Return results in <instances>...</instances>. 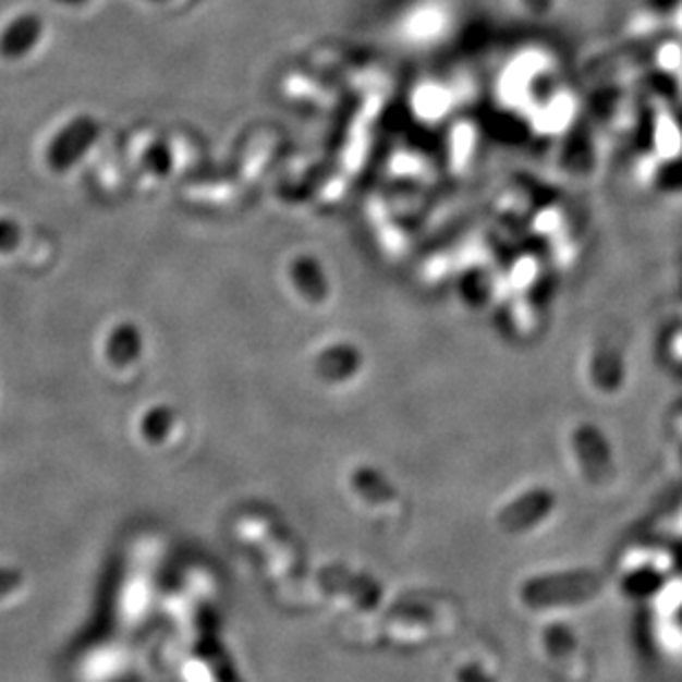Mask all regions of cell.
I'll return each mask as SVG.
<instances>
[{
	"instance_id": "cell-1",
	"label": "cell",
	"mask_w": 682,
	"mask_h": 682,
	"mask_svg": "<svg viewBox=\"0 0 682 682\" xmlns=\"http://www.w3.org/2000/svg\"><path fill=\"white\" fill-rule=\"evenodd\" d=\"M604 576L592 568L531 576L520 587V601L528 610L579 606L596 599L604 589Z\"/></svg>"
},
{
	"instance_id": "cell-2",
	"label": "cell",
	"mask_w": 682,
	"mask_h": 682,
	"mask_svg": "<svg viewBox=\"0 0 682 682\" xmlns=\"http://www.w3.org/2000/svg\"><path fill=\"white\" fill-rule=\"evenodd\" d=\"M100 137V124L92 115H77L66 122L47 144L45 159L53 173H64V170L80 163L87 153L96 146Z\"/></svg>"
},
{
	"instance_id": "cell-3",
	"label": "cell",
	"mask_w": 682,
	"mask_h": 682,
	"mask_svg": "<svg viewBox=\"0 0 682 682\" xmlns=\"http://www.w3.org/2000/svg\"><path fill=\"white\" fill-rule=\"evenodd\" d=\"M572 449L581 473L594 486H606L614 479V458L606 436L594 424H579L572 434Z\"/></svg>"
},
{
	"instance_id": "cell-4",
	"label": "cell",
	"mask_w": 682,
	"mask_h": 682,
	"mask_svg": "<svg viewBox=\"0 0 682 682\" xmlns=\"http://www.w3.org/2000/svg\"><path fill=\"white\" fill-rule=\"evenodd\" d=\"M555 495L550 488H533L524 495H520L515 501L506 503L499 515H497V526L506 535H522L533 531L537 524L550 517L555 510Z\"/></svg>"
},
{
	"instance_id": "cell-5",
	"label": "cell",
	"mask_w": 682,
	"mask_h": 682,
	"mask_svg": "<svg viewBox=\"0 0 682 682\" xmlns=\"http://www.w3.org/2000/svg\"><path fill=\"white\" fill-rule=\"evenodd\" d=\"M45 38V21L38 14H21L0 32V58L16 62L25 60Z\"/></svg>"
},
{
	"instance_id": "cell-6",
	"label": "cell",
	"mask_w": 682,
	"mask_h": 682,
	"mask_svg": "<svg viewBox=\"0 0 682 682\" xmlns=\"http://www.w3.org/2000/svg\"><path fill=\"white\" fill-rule=\"evenodd\" d=\"M589 376L594 387L601 393H617L625 378V363H623V348L614 343L612 338L599 340V345L594 350Z\"/></svg>"
},
{
	"instance_id": "cell-7",
	"label": "cell",
	"mask_w": 682,
	"mask_h": 682,
	"mask_svg": "<svg viewBox=\"0 0 682 682\" xmlns=\"http://www.w3.org/2000/svg\"><path fill=\"white\" fill-rule=\"evenodd\" d=\"M290 279H292L294 288L301 292V296L307 299L309 303H320L329 294V283H327L325 270L318 264V259L309 257V254H301V257H296L292 261Z\"/></svg>"
},
{
	"instance_id": "cell-8",
	"label": "cell",
	"mask_w": 682,
	"mask_h": 682,
	"mask_svg": "<svg viewBox=\"0 0 682 682\" xmlns=\"http://www.w3.org/2000/svg\"><path fill=\"white\" fill-rule=\"evenodd\" d=\"M137 348H139V333L133 325H120L109 340L111 358L118 363L133 361L137 356Z\"/></svg>"
},
{
	"instance_id": "cell-9",
	"label": "cell",
	"mask_w": 682,
	"mask_h": 682,
	"mask_svg": "<svg viewBox=\"0 0 682 682\" xmlns=\"http://www.w3.org/2000/svg\"><path fill=\"white\" fill-rule=\"evenodd\" d=\"M144 166L150 170V175L155 178H166L168 170L173 168V157H170V150L166 144H153L146 155H144Z\"/></svg>"
},
{
	"instance_id": "cell-10",
	"label": "cell",
	"mask_w": 682,
	"mask_h": 682,
	"mask_svg": "<svg viewBox=\"0 0 682 682\" xmlns=\"http://www.w3.org/2000/svg\"><path fill=\"white\" fill-rule=\"evenodd\" d=\"M23 228L12 217H0V254H10L21 245Z\"/></svg>"
},
{
	"instance_id": "cell-11",
	"label": "cell",
	"mask_w": 682,
	"mask_h": 682,
	"mask_svg": "<svg viewBox=\"0 0 682 682\" xmlns=\"http://www.w3.org/2000/svg\"><path fill=\"white\" fill-rule=\"evenodd\" d=\"M520 5L533 16H548L555 10V0H520Z\"/></svg>"
},
{
	"instance_id": "cell-12",
	"label": "cell",
	"mask_w": 682,
	"mask_h": 682,
	"mask_svg": "<svg viewBox=\"0 0 682 682\" xmlns=\"http://www.w3.org/2000/svg\"><path fill=\"white\" fill-rule=\"evenodd\" d=\"M14 574L12 572H5V570H0V594H5V592H10L12 587H14Z\"/></svg>"
},
{
	"instance_id": "cell-13",
	"label": "cell",
	"mask_w": 682,
	"mask_h": 682,
	"mask_svg": "<svg viewBox=\"0 0 682 682\" xmlns=\"http://www.w3.org/2000/svg\"><path fill=\"white\" fill-rule=\"evenodd\" d=\"M58 3L66 5V8H80V5L87 3V0H58Z\"/></svg>"
}]
</instances>
